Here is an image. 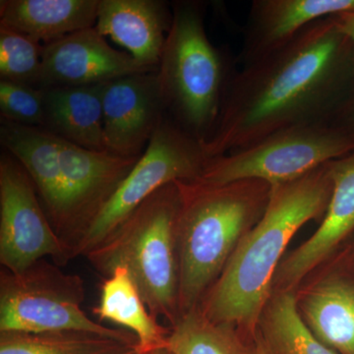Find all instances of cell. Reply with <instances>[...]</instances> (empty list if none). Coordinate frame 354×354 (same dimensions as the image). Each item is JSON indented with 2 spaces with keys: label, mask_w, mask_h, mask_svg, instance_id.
Segmentation results:
<instances>
[{
  "label": "cell",
  "mask_w": 354,
  "mask_h": 354,
  "mask_svg": "<svg viewBox=\"0 0 354 354\" xmlns=\"http://www.w3.org/2000/svg\"><path fill=\"white\" fill-rule=\"evenodd\" d=\"M353 88V44L335 16L316 21L234 74L215 127L201 140L205 156L212 160L288 128L329 122Z\"/></svg>",
  "instance_id": "1"
},
{
  "label": "cell",
  "mask_w": 354,
  "mask_h": 354,
  "mask_svg": "<svg viewBox=\"0 0 354 354\" xmlns=\"http://www.w3.org/2000/svg\"><path fill=\"white\" fill-rule=\"evenodd\" d=\"M329 162L272 186L264 214L203 298L199 308L207 318L255 335L286 247L305 223L327 212L333 192Z\"/></svg>",
  "instance_id": "2"
},
{
  "label": "cell",
  "mask_w": 354,
  "mask_h": 354,
  "mask_svg": "<svg viewBox=\"0 0 354 354\" xmlns=\"http://www.w3.org/2000/svg\"><path fill=\"white\" fill-rule=\"evenodd\" d=\"M180 316L197 308L244 235L258 223L272 186L258 179L227 184L176 181Z\"/></svg>",
  "instance_id": "3"
},
{
  "label": "cell",
  "mask_w": 354,
  "mask_h": 354,
  "mask_svg": "<svg viewBox=\"0 0 354 354\" xmlns=\"http://www.w3.org/2000/svg\"><path fill=\"white\" fill-rule=\"evenodd\" d=\"M180 195L176 181L142 203L101 245L88 253L91 265L104 278L127 268L156 318L171 326L180 317L177 221Z\"/></svg>",
  "instance_id": "4"
},
{
  "label": "cell",
  "mask_w": 354,
  "mask_h": 354,
  "mask_svg": "<svg viewBox=\"0 0 354 354\" xmlns=\"http://www.w3.org/2000/svg\"><path fill=\"white\" fill-rule=\"evenodd\" d=\"M234 74L207 36L202 4H174L157 72L167 113L193 136L208 138Z\"/></svg>",
  "instance_id": "5"
},
{
  "label": "cell",
  "mask_w": 354,
  "mask_h": 354,
  "mask_svg": "<svg viewBox=\"0 0 354 354\" xmlns=\"http://www.w3.org/2000/svg\"><path fill=\"white\" fill-rule=\"evenodd\" d=\"M85 286L80 276L66 274L43 259L20 272H0V333L80 332L136 346L128 330L92 320L81 308Z\"/></svg>",
  "instance_id": "6"
},
{
  "label": "cell",
  "mask_w": 354,
  "mask_h": 354,
  "mask_svg": "<svg viewBox=\"0 0 354 354\" xmlns=\"http://www.w3.org/2000/svg\"><path fill=\"white\" fill-rule=\"evenodd\" d=\"M208 160L201 140L167 113L132 171L74 242V258L86 257L101 245L156 191L176 181L199 179Z\"/></svg>",
  "instance_id": "7"
},
{
  "label": "cell",
  "mask_w": 354,
  "mask_h": 354,
  "mask_svg": "<svg viewBox=\"0 0 354 354\" xmlns=\"http://www.w3.org/2000/svg\"><path fill=\"white\" fill-rule=\"evenodd\" d=\"M353 152V137L332 123L300 125L209 160L197 180L227 184L258 179L274 186L295 180Z\"/></svg>",
  "instance_id": "8"
},
{
  "label": "cell",
  "mask_w": 354,
  "mask_h": 354,
  "mask_svg": "<svg viewBox=\"0 0 354 354\" xmlns=\"http://www.w3.org/2000/svg\"><path fill=\"white\" fill-rule=\"evenodd\" d=\"M46 257L60 267L74 256L51 225L31 177L6 151L0 158V263L20 272Z\"/></svg>",
  "instance_id": "9"
},
{
  "label": "cell",
  "mask_w": 354,
  "mask_h": 354,
  "mask_svg": "<svg viewBox=\"0 0 354 354\" xmlns=\"http://www.w3.org/2000/svg\"><path fill=\"white\" fill-rule=\"evenodd\" d=\"M55 138L64 195L57 232L72 248L140 157L124 158L109 152H95L57 135Z\"/></svg>",
  "instance_id": "10"
},
{
  "label": "cell",
  "mask_w": 354,
  "mask_h": 354,
  "mask_svg": "<svg viewBox=\"0 0 354 354\" xmlns=\"http://www.w3.org/2000/svg\"><path fill=\"white\" fill-rule=\"evenodd\" d=\"M167 114L157 72L121 77L104 84L102 118L106 150L120 157H141Z\"/></svg>",
  "instance_id": "11"
},
{
  "label": "cell",
  "mask_w": 354,
  "mask_h": 354,
  "mask_svg": "<svg viewBox=\"0 0 354 354\" xmlns=\"http://www.w3.org/2000/svg\"><path fill=\"white\" fill-rule=\"evenodd\" d=\"M158 69L141 64L129 53L114 50L92 27L44 46L39 88L100 85Z\"/></svg>",
  "instance_id": "12"
},
{
  "label": "cell",
  "mask_w": 354,
  "mask_h": 354,
  "mask_svg": "<svg viewBox=\"0 0 354 354\" xmlns=\"http://www.w3.org/2000/svg\"><path fill=\"white\" fill-rule=\"evenodd\" d=\"M333 192L320 227L281 260L274 292L292 291L354 234V152L329 162Z\"/></svg>",
  "instance_id": "13"
},
{
  "label": "cell",
  "mask_w": 354,
  "mask_h": 354,
  "mask_svg": "<svg viewBox=\"0 0 354 354\" xmlns=\"http://www.w3.org/2000/svg\"><path fill=\"white\" fill-rule=\"evenodd\" d=\"M354 12V0H254L239 62L245 65L285 46L307 26Z\"/></svg>",
  "instance_id": "14"
},
{
  "label": "cell",
  "mask_w": 354,
  "mask_h": 354,
  "mask_svg": "<svg viewBox=\"0 0 354 354\" xmlns=\"http://www.w3.org/2000/svg\"><path fill=\"white\" fill-rule=\"evenodd\" d=\"M171 19L160 0H100L95 29L141 64L158 67Z\"/></svg>",
  "instance_id": "15"
},
{
  "label": "cell",
  "mask_w": 354,
  "mask_h": 354,
  "mask_svg": "<svg viewBox=\"0 0 354 354\" xmlns=\"http://www.w3.org/2000/svg\"><path fill=\"white\" fill-rule=\"evenodd\" d=\"M298 312L319 341L339 354H354V271L327 274L297 297Z\"/></svg>",
  "instance_id": "16"
},
{
  "label": "cell",
  "mask_w": 354,
  "mask_h": 354,
  "mask_svg": "<svg viewBox=\"0 0 354 354\" xmlns=\"http://www.w3.org/2000/svg\"><path fill=\"white\" fill-rule=\"evenodd\" d=\"M0 142L31 177L44 211L57 232L64 195L55 135L46 128L24 127L1 118Z\"/></svg>",
  "instance_id": "17"
},
{
  "label": "cell",
  "mask_w": 354,
  "mask_h": 354,
  "mask_svg": "<svg viewBox=\"0 0 354 354\" xmlns=\"http://www.w3.org/2000/svg\"><path fill=\"white\" fill-rule=\"evenodd\" d=\"M100 0H1L0 25L44 46L94 27Z\"/></svg>",
  "instance_id": "18"
},
{
  "label": "cell",
  "mask_w": 354,
  "mask_h": 354,
  "mask_svg": "<svg viewBox=\"0 0 354 354\" xmlns=\"http://www.w3.org/2000/svg\"><path fill=\"white\" fill-rule=\"evenodd\" d=\"M104 84L44 90L43 128L88 150L108 152L102 118Z\"/></svg>",
  "instance_id": "19"
},
{
  "label": "cell",
  "mask_w": 354,
  "mask_h": 354,
  "mask_svg": "<svg viewBox=\"0 0 354 354\" xmlns=\"http://www.w3.org/2000/svg\"><path fill=\"white\" fill-rule=\"evenodd\" d=\"M93 313L131 330L137 337V351L145 353L167 346L171 329L153 316L127 268L116 267L102 285L99 304Z\"/></svg>",
  "instance_id": "20"
},
{
  "label": "cell",
  "mask_w": 354,
  "mask_h": 354,
  "mask_svg": "<svg viewBox=\"0 0 354 354\" xmlns=\"http://www.w3.org/2000/svg\"><path fill=\"white\" fill-rule=\"evenodd\" d=\"M258 329L274 354H339L319 341L305 325L293 290L272 293Z\"/></svg>",
  "instance_id": "21"
},
{
  "label": "cell",
  "mask_w": 354,
  "mask_h": 354,
  "mask_svg": "<svg viewBox=\"0 0 354 354\" xmlns=\"http://www.w3.org/2000/svg\"><path fill=\"white\" fill-rule=\"evenodd\" d=\"M167 346L174 354H254L234 326L209 320L199 307L183 314L171 326Z\"/></svg>",
  "instance_id": "22"
},
{
  "label": "cell",
  "mask_w": 354,
  "mask_h": 354,
  "mask_svg": "<svg viewBox=\"0 0 354 354\" xmlns=\"http://www.w3.org/2000/svg\"><path fill=\"white\" fill-rule=\"evenodd\" d=\"M135 348L88 333H0V354H124Z\"/></svg>",
  "instance_id": "23"
},
{
  "label": "cell",
  "mask_w": 354,
  "mask_h": 354,
  "mask_svg": "<svg viewBox=\"0 0 354 354\" xmlns=\"http://www.w3.org/2000/svg\"><path fill=\"white\" fill-rule=\"evenodd\" d=\"M44 44L0 25V78L39 88Z\"/></svg>",
  "instance_id": "24"
},
{
  "label": "cell",
  "mask_w": 354,
  "mask_h": 354,
  "mask_svg": "<svg viewBox=\"0 0 354 354\" xmlns=\"http://www.w3.org/2000/svg\"><path fill=\"white\" fill-rule=\"evenodd\" d=\"M0 113L2 120L16 124L43 127L44 90L0 80Z\"/></svg>",
  "instance_id": "25"
},
{
  "label": "cell",
  "mask_w": 354,
  "mask_h": 354,
  "mask_svg": "<svg viewBox=\"0 0 354 354\" xmlns=\"http://www.w3.org/2000/svg\"><path fill=\"white\" fill-rule=\"evenodd\" d=\"M329 122L348 132L354 138V88L333 114Z\"/></svg>",
  "instance_id": "26"
},
{
  "label": "cell",
  "mask_w": 354,
  "mask_h": 354,
  "mask_svg": "<svg viewBox=\"0 0 354 354\" xmlns=\"http://www.w3.org/2000/svg\"><path fill=\"white\" fill-rule=\"evenodd\" d=\"M335 19L337 21L339 29L348 36L354 46V12L335 15Z\"/></svg>",
  "instance_id": "27"
},
{
  "label": "cell",
  "mask_w": 354,
  "mask_h": 354,
  "mask_svg": "<svg viewBox=\"0 0 354 354\" xmlns=\"http://www.w3.org/2000/svg\"><path fill=\"white\" fill-rule=\"evenodd\" d=\"M253 349L254 354H274L268 344H266L263 337H261L259 333L257 335H255V346H254Z\"/></svg>",
  "instance_id": "28"
},
{
  "label": "cell",
  "mask_w": 354,
  "mask_h": 354,
  "mask_svg": "<svg viewBox=\"0 0 354 354\" xmlns=\"http://www.w3.org/2000/svg\"><path fill=\"white\" fill-rule=\"evenodd\" d=\"M140 354H174L171 349L167 348V346H162V348H158L156 349H153V351H148V353H140Z\"/></svg>",
  "instance_id": "29"
},
{
  "label": "cell",
  "mask_w": 354,
  "mask_h": 354,
  "mask_svg": "<svg viewBox=\"0 0 354 354\" xmlns=\"http://www.w3.org/2000/svg\"><path fill=\"white\" fill-rule=\"evenodd\" d=\"M124 354H140L138 351H137V348L132 349V351H128V353Z\"/></svg>",
  "instance_id": "30"
}]
</instances>
